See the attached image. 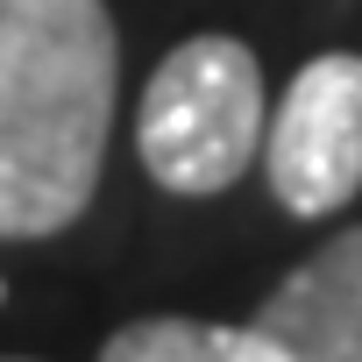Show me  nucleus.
Segmentation results:
<instances>
[{
    "label": "nucleus",
    "instance_id": "7",
    "mask_svg": "<svg viewBox=\"0 0 362 362\" xmlns=\"http://www.w3.org/2000/svg\"><path fill=\"white\" fill-rule=\"evenodd\" d=\"M0 298H8V284H0Z\"/></svg>",
    "mask_w": 362,
    "mask_h": 362
},
{
    "label": "nucleus",
    "instance_id": "2",
    "mask_svg": "<svg viewBox=\"0 0 362 362\" xmlns=\"http://www.w3.org/2000/svg\"><path fill=\"white\" fill-rule=\"evenodd\" d=\"M263 64L235 36H185L142 86L135 149L177 199H214L263 156Z\"/></svg>",
    "mask_w": 362,
    "mask_h": 362
},
{
    "label": "nucleus",
    "instance_id": "6",
    "mask_svg": "<svg viewBox=\"0 0 362 362\" xmlns=\"http://www.w3.org/2000/svg\"><path fill=\"white\" fill-rule=\"evenodd\" d=\"M0 362H22V355H0Z\"/></svg>",
    "mask_w": 362,
    "mask_h": 362
},
{
    "label": "nucleus",
    "instance_id": "4",
    "mask_svg": "<svg viewBox=\"0 0 362 362\" xmlns=\"http://www.w3.org/2000/svg\"><path fill=\"white\" fill-rule=\"evenodd\" d=\"M284 362H362V228L320 242L249 320Z\"/></svg>",
    "mask_w": 362,
    "mask_h": 362
},
{
    "label": "nucleus",
    "instance_id": "1",
    "mask_svg": "<svg viewBox=\"0 0 362 362\" xmlns=\"http://www.w3.org/2000/svg\"><path fill=\"white\" fill-rule=\"evenodd\" d=\"M114 93L107 0H0V242L57 235L93 206Z\"/></svg>",
    "mask_w": 362,
    "mask_h": 362
},
{
    "label": "nucleus",
    "instance_id": "3",
    "mask_svg": "<svg viewBox=\"0 0 362 362\" xmlns=\"http://www.w3.org/2000/svg\"><path fill=\"white\" fill-rule=\"evenodd\" d=\"M256 163L270 170L277 206L298 221H320L362 192V57L355 50H327L298 64L277 114L263 121Z\"/></svg>",
    "mask_w": 362,
    "mask_h": 362
},
{
    "label": "nucleus",
    "instance_id": "5",
    "mask_svg": "<svg viewBox=\"0 0 362 362\" xmlns=\"http://www.w3.org/2000/svg\"><path fill=\"white\" fill-rule=\"evenodd\" d=\"M100 362H284L270 334L221 320H128L107 334Z\"/></svg>",
    "mask_w": 362,
    "mask_h": 362
}]
</instances>
